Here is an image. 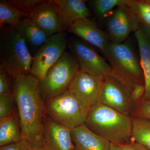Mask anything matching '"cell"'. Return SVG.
Masks as SVG:
<instances>
[{"mask_svg": "<svg viewBox=\"0 0 150 150\" xmlns=\"http://www.w3.org/2000/svg\"><path fill=\"white\" fill-rule=\"evenodd\" d=\"M38 81L31 74L14 78L12 92L18 110L23 139L32 149L44 146L45 101L38 88Z\"/></svg>", "mask_w": 150, "mask_h": 150, "instance_id": "obj_1", "label": "cell"}, {"mask_svg": "<svg viewBox=\"0 0 150 150\" xmlns=\"http://www.w3.org/2000/svg\"><path fill=\"white\" fill-rule=\"evenodd\" d=\"M84 124L110 144L120 145L131 142L132 118L101 103L91 108Z\"/></svg>", "mask_w": 150, "mask_h": 150, "instance_id": "obj_2", "label": "cell"}, {"mask_svg": "<svg viewBox=\"0 0 150 150\" xmlns=\"http://www.w3.org/2000/svg\"><path fill=\"white\" fill-rule=\"evenodd\" d=\"M1 30L0 71L13 79L30 75L33 58L23 38L15 27L6 25Z\"/></svg>", "mask_w": 150, "mask_h": 150, "instance_id": "obj_3", "label": "cell"}, {"mask_svg": "<svg viewBox=\"0 0 150 150\" xmlns=\"http://www.w3.org/2000/svg\"><path fill=\"white\" fill-rule=\"evenodd\" d=\"M105 56L112 68L110 76L119 81L130 95L136 84L144 85L141 65L129 42L121 43L110 42Z\"/></svg>", "mask_w": 150, "mask_h": 150, "instance_id": "obj_4", "label": "cell"}, {"mask_svg": "<svg viewBox=\"0 0 150 150\" xmlns=\"http://www.w3.org/2000/svg\"><path fill=\"white\" fill-rule=\"evenodd\" d=\"M80 71L76 58L72 52L66 51L48 70L38 82V88L44 101L50 100L69 90L77 73Z\"/></svg>", "mask_w": 150, "mask_h": 150, "instance_id": "obj_5", "label": "cell"}, {"mask_svg": "<svg viewBox=\"0 0 150 150\" xmlns=\"http://www.w3.org/2000/svg\"><path fill=\"white\" fill-rule=\"evenodd\" d=\"M45 106L47 115L71 129L85 123L91 109L68 91L46 101Z\"/></svg>", "mask_w": 150, "mask_h": 150, "instance_id": "obj_6", "label": "cell"}, {"mask_svg": "<svg viewBox=\"0 0 150 150\" xmlns=\"http://www.w3.org/2000/svg\"><path fill=\"white\" fill-rule=\"evenodd\" d=\"M68 42L66 32L48 38L33 57L30 74L38 81L43 79L48 70L66 52Z\"/></svg>", "mask_w": 150, "mask_h": 150, "instance_id": "obj_7", "label": "cell"}, {"mask_svg": "<svg viewBox=\"0 0 150 150\" xmlns=\"http://www.w3.org/2000/svg\"><path fill=\"white\" fill-rule=\"evenodd\" d=\"M68 46L76 58L81 71L98 77L111 76L110 65L88 43L71 37Z\"/></svg>", "mask_w": 150, "mask_h": 150, "instance_id": "obj_8", "label": "cell"}, {"mask_svg": "<svg viewBox=\"0 0 150 150\" xmlns=\"http://www.w3.org/2000/svg\"><path fill=\"white\" fill-rule=\"evenodd\" d=\"M105 19L108 35L112 43H123L131 32L141 27L139 20L126 3L116 7Z\"/></svg>", "mask_w": 150, "mask_h": 150, "instance_id": "obj_9", "label": "cell"}, {"mask_svg": "<svg viewBox=\"0 0 150 150\" xmlns=\"http://www.w3.org/2000/svg\"><path fill=\"white\" fill-rule=\"evenodd\" d=\"M98 103L129 116L136 108V104L122 83L110 76L105 78Z\"/></svg>", "mask_w": 150, "mask_h": 150, "instance_id": "obj_10", "label": "cell"}, {"mask_svg": "<svg viewBox=\"0 0 150 150\" xmlns=\"http://www.w3.org/2000/svg\"><path fill=\"white\" fill-rule=\"evenodd\" d=\"M30 17L49 37L66 32L69 27L62 18L54 1H44L35 6L31 12Z\"/></svg>", "mask_w": 150, "mask_h": 150, "instance_id": "obj_11", "label": "cell"}, {"mask_svg": "<svg viewBox=\"0 0 150 150\" xmlns=\"http://www.w3.org/2000/svg\"><path fill=\"white\" fill-rule=\"evenodd\" d=\"M105 78L94 76L80 70L68 91L91 108L98 103Z\"/></svg>", "mask_w": 150, "mask_h": 150, "instance_id": "obj_12", "label": "cell"}, {"mask_svg": "<svg viewBox=\"0 0 150 150\" xmlns=\"http://www.w3.org/2000/svg\"><path fill=\"white\" fill-rule=\"evenodd\" d=\"M68 32L98 48L105 55L110 39L100 29L95 22L89 18L83 19L70 25Z\"/></svg>", "mask_w": 150, "mask_h": 150, "instance_id": "obj_13", "label": "cell"}, {"mask_svg": "<svg viewBox=\"0 0 150 150\" xmlns=\"http://www.w3.org/2000/svg\"><path fill=\"white\" fill-rule=\"evenodd\" d=\"M71 129L56 123L47 115L44 124V146L47 150H74Z\"/></svg>", "mask_w": 150, "mask_h": 150, "instance_id": "obj_14", "label": "cell"}, {"mask_svg": "<svg viewBox=\"0 0 150 150\" xmlns=\"http://www.w3.org/2000/svg\"><path fill=\"white\" fill-rule=\"evenodd\" d=\"M15 28L23 38L33 58L49 38L30 17L23 19Z\"/></svg>", "mask_w": 150, "mask_h": 150, "instance_id": "obj_15", "label": "cell"}, {"mask_svg": "<svg viewBox=\"0 0 150 150\" xmlns=\"http://www.w3.org/2000/svg\"><path fill=\"white\" fill-rule=\"evenodd\" d=\"M71 133L77 150H110V142L91 131L84 123L71 129Z\"/></svg>", "mask_w": 150, "mask_h": 150, "instance_id": "obj_16", "label": "cell"}, {"mask_svg": "<svg viewBox=\"0 0 150 150\" xmlns=\"http://www.w3.org/2000/svg\"><path fill=\"white\" fill-rule=\"evenodd\" d=\"M134 33L139 50L140 64L144 80L145 92L142 100H150V35L141 27Z\"/></svg>", "mask_w": 150, "mask_h": 150, "instance_id": "obj_17", "label": "cell"}, {"mask_svg": "<svg viewBox=\"0 0 150 150\" xmlns=\"http://www.w3.org/2000/svg\"><path fill=\"white\" fill-rule=\"evenodd\" d=\"M62 18L67 24L83 19L89 18L91 13L84 0H54Z\"/></svg>", "mask_w": 150, "mask_h": 150, "instance_id": "obj_18", "label": "cell"}, {"mask_svg": "<svg viewBox=\"0 0 150 150\" xmlns=\"http://www.w3.org/2000/svg\"><path fill=\"white\" fill-rule=\"evenodd\" d=\"M23 139L20 126L15 114L0 118V146L18 142Z\"/></svg>", "mask_w": 150, "mask_h": 150, "instance_id": "obj_19", "label": "cell"}, {"mask_svg": "<svg viewBox=\"0 0 150 150\" xmlns=\"http://www.w3.org/2000/svg\"><path fill=\"white\" fill-rule=\"evenodd\" d=\"M29 17L30 15L16 8L8 1H0V28L6 25L15 27L21 21Z\"/></svg>", "mask_w": 150, "mask_h": 150, "instance_id": "obj_20", "label": "cell"}, {"mask_svg": "<svg viewBox=\"0 0 150 150\" xmlns=\"http://www.w3.org/2000/svg\"><path fill=\"white\" fill-rule=\"evenodd\" d=\"M131 142L150 150V122L142 118H132Z\"/></svg>", "mask_w": 150, "mask_h": 150, "instance_id": "obj_21", "label": "cell"}, {"mask_svg": "<svg viewBox=\"0 0 150 150\" xmlns=\"http://www.w3.org/2000/svg\"><path fill=\"white\" fill-rule=\"evenodd\" d=\"M126 4L137 17L141 27L150 35V0H127Z\"/></svg>", "mask_w": 150, "mask_h": 150, "instance_id": "obj_22", "label": "cell"}, {"mask_svg": "<svg viewBox=\"0 0 150 150\" xmlns=\"http://www.w3.org/2000/svg\"><path fill=\"white\" fill-rule=\"evenodd\" d=\"M127 0H93L90 1L92 8L100 19H106L118 6L126 4Z\"/></svg>", "mask_w": 150, "mask_h": 150, "instance_id": "obj_23", "label": "cell"}, {"mask_svg": "<svg viewBox=\"0 0 150 150\" xmlns=\"http://www.w3.org/2000/svg\"><path fill=\"white\" fill-rule=\"evenodd\" d=\"M15 102L13 92L0 95V118L15 114Z\"/></svg>", "mask_w": 150, "mask_h": 150, "instance_id": "obj_24", "label": "cell"}, {"mask_svg": "<svg viewBox=\"0 0 150 150\" xmlns=\"http://www.w3.org/2000/svg\"><path fill=\"white\" fill-rule=\"evenodd\" d=\"M14 6L25 13L30 15L35 6L43 2V0H9Z\"/></svg>", "mask_w": 150, "mask_h": 150, "instance_id": "obj_25", "label": "cell"}, {"mask_svg": "<svg viewBox=\"0 0 150 150\" xmlns=\"http://www.w3.org/2000/svg\"><path fill=\"white\" fill-rule=\"evenodd\" d=\"M135 108L134 117L145 119L150 122V100H142Z\"/></svg>", "mask_w": 150, "mask_h": 150, "instance_id": "obj_26", "label": "cell"}, {"mask_svg": "<svg viewBox=\"0 0 150 150\" xmlns=\"http://www.w3.org/2000/svg\"><path fill=\"white\" fill-rule=\"evenodd\" d=\"M11 78L7 73L0 71V95L12 92Z\"/></svg>", "mask_w": 150, "mask_h": 150, "instance_id": "obj_27", "label": "cell"}, {"mask_svg": "<svg viewBox=\"0 0 150 150\" xmlns=\"http://www.w3.org/2000/svg\"><path fill=\"white\" fill-rule=\"evenodd\" d=\"M145 92L144 85L140 83L135 85L130 94L131 99L134 103H139L142 100Z\"/></svg>", "mask_w": 150, "mask_h": 150, "instance_id": "obj_28", "label": "cell"}, {"mask_svg": "<svg viewBox=\"0 0 150 150\" xmlns=\"http://www.w3.org/2000/svg\"><path fill=\"white\" fill-rule=\"evenodd\" d=\"M32 148L30 144L23 139L16 143L1 147L0 150H32Z\"/></svg>", "mask_w": 150, "mask_h": 150, "instance_id": "obj_29", "label": "cell"}, {"mask_svg": "<svg viewBox=\"0 0 150 150\" xmlns=\"http://www.w3.org/2000/svg\"><path fill=\"white\" fill-rule=\"evenodd\" d=\"M121 150H148L141 145L136 142H131L120 145H118Z\"/></svg>", "mask_w": 150, "mask_h": 150, "instance_id": "obj_30", "label": "cell"}, {"mask_svg": "<svg viewBox=\"0 0 150 150\" xmlns=\"http://www.w3.org/2000/svg\"><path fill=\"white\" fill-rule=\"evenodd\" d=\"M109 150H121V149L118 145L111 144Z\"/></svg>", "mask_w": 150, "mask_h": 150, "instance_id": "obj_31", "label": "cell"}, {"mask_svg": "<svg viewBox=\"0 0 150 150\" xmlns=\"http://www.w3.org/2000/svg\"><path fill=\"white\" fill-rule=\"evenodd\" d=\"M32 150H47L46 149V148H45V147H44V146H43L33 148V149H32Z\"/></svg>", "mask_w": 150, "mask_h": 150, "instance_id": "obj_32", "label": "cell"}]
</instances>
